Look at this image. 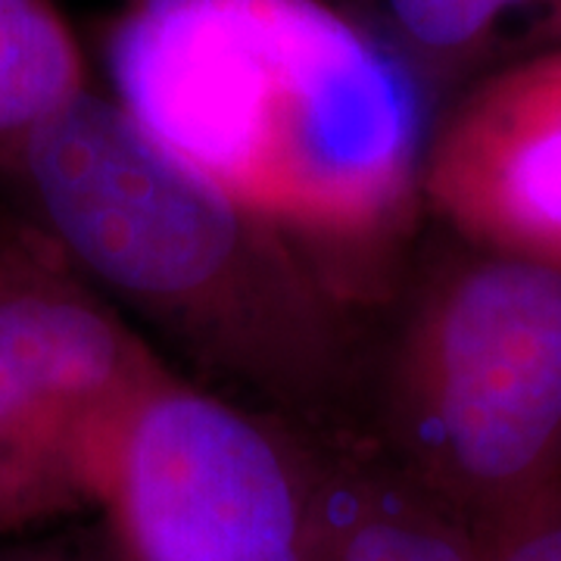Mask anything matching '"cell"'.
<instances>
[{"label":"cell","instance_id":"obj_1","mask_svg":"<svg viewBox=\"0 0 561 561\" xmlns=\"http://www.w3.org/2000/svg\"><path fill=\"white\" fill-rule=\"evenodd\" d=\"M116 106L362 309L419 247V81L321 0H135L106 44Z\"/></svg>","mask_w":561,"mask_h":561},{"label":"cell","instance_id":"obj_2","mask_svg":"<svg viewBox=\"0 0 561 561\" xmlns=\"http://www.w3.org/2000/svg\"><path fill=\"white\" fill-rule=\"evenodd\" d=\"M32 225L209 390L353 434L375 316L219 187L84 91L10 165Z\"/></svg>","mask_w":561,"mask_h":561},{"label":"cell","instance_id":"obj_3","mask_svg":"<svg viewBox=\"0 0 561 561\" xmlns=\"http://www.w3.org/2000/svg\"><path fill=\"white\" fill-rule=\"evenodd\" d=\"M359 437L486 552L561 493V268L437 228L375 316Z\"/></svg>","mask_w":561,"mask_h":561},{"label":"cell","instance_id":"obj_4","mask_svg":"<svg viewBox=\"0 0 561 561\" xmlns=\"http://www.w3.org/2000/svg\"><path fill=\"white\" fill-rule=\"evenodd\" d=\"M169 371L32 221L0 225V534L94 515L122 427Z\"/></svg>","mask_w":561,"mask_h":561},{"label":"cell","instance_id":"obj_5","mask_svg":"<svg viewBox=\"0 0 561 561\" xmlns=\"http://www.w3.org/2000/svg\"><path fill=\"white\" fill-rule=\"evenodd\" d=\"M122 561H316L319 434L169 371L106 465Z\"/></svg>","mask_w":561,"mask_h":561},{"label":"cell","instance_id":"obj_6","mask_svg":"<svg viewBox=\"0 0 561 561\" xmlns=\"http://www.w3.org/2000/svg\"><path fill=\"white\" fill-rule=\"evenodd\" d=\"M421 201L459 241L561 268V47L486 76L431 128Z\"/></svg>","mask_w":561,"mask_h":561},{"label":"cell","instance_id":"obj_7","mask_svg":"<svg viewBox=\"0 0 561 561\" xmlns=\"http://www.w3.org/2000/svg\"><path fill=\"white\" fill-rule=\"evenodd\" d=\"M316 561H483L453 518L353 434H319Z\"/></svg>","mask_w":561,"mask_h":561},{"label":"cell","instance_id":"obj_8","mask_svg":"<svg viewBox=\"0 0 561 561\" xmlns=\"http://www.w3.org/2000/svg\"><path fill=\"white\" fill-rule=\"evenodd\" d=\"M84 94L79 44L47 0H0V165Z\"/></svg>","mask_w":561,"mask_h":561},{"label":"cell","instance_id":"obj_9","mask_svg":"<svg viewBox=\"0 0 561 561\" xmlns=\"http://www.w3.org/2000/svg\"><path fill=\"white\" fill-rule=\"evenodd\" d=\"M402 32L424 50H474L502 22L546 0H383Z\"/></svg>","mask_w":561,"mask_h":561},{"label":"cell","instance_id":"obj_10","mask_svg":"<svg viewBox=\"0 0 561 561\" xmlns=\"http://www.w3.org/2000/svg\"><path fill=\"white\" fill-rule=\"evenodd\" d=\"M0 561H122L101 522L0 546Z\"/></svg>","mask_w":561,"mask_h":561},{"label":"cell","instance_id":"obj_11","mask_svg":"<svg viewBox=\"0 0 561 561\" xmlns=\"http://www.w3.org/2000/svg\"><path fill=\"white\" fill-rule=\"evenodd\" d=\"M483 561H561V493L542 502L481 556Z\"/></svg>","mask_w":561,"mask_h":561}]
</instances>
